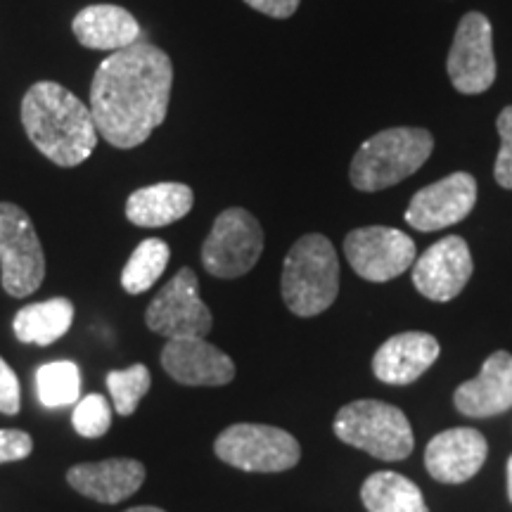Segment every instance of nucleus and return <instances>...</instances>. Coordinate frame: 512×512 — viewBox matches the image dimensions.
<instances>
[{
  "instance_id": "1",
  "label": "nucleus",
  "mask_w": 512,
  "mask_h": 512,
  "mask_svg": "<svg viewBox=\"0 0 512 512\" xmlns=\"http://www.w3.org/2000/svg\"><path fill=\"white\" fill-rule=\"evenodd\" d=\"M174 64L162 48L138 41L107 55L91 83L98 133L119 150L143 145L169 112Z\"/></svg>"
},
{
  "instance_id": "2",
  "label": "nucleus",
  "mask_w": 512,
  "mask_h": 512,
  "mask_svg": "<svg viewBox=\"0 0 512 512\" xmlns=\"http://www.w3.org/2000/svg\"><path fill=\"white\" fill-rule=\"evenodd\" d=\"M22 124L36 150L67 169L86 162L100 136L91 110L55 81L29 88L22 100Z\"/></svg>"
},
{
  "instance_id": "3",
  "label": "nucleus",
  "mask_w": 512,
  "mask_h": 512,
  "mask_svg": "<svg viewBox=\"0 0 512 512\" xmlns=\"http://www.w3.org/2000/svg\"><path fill=\"white\" fill-rule=\"evenodd\" d=\"M280 292L294 316L313 318L328 311L339 294V259L325 235L311 233L285 256Z\"/></svg>"
},
{
  "instance_id": "4",
  "label": "nucleus",
  "mask_w": 512,
  "mask_h": 512,
  "mask_svg": "<svg viewBox=\"0 0 512 512\" xmlns=\"http://www.w3.org/2000/svg\"><path fill=\"white\" fill-rule=\"evenodd\" d=\"M434 150V138L425 128H387L358 147L351 162V183L361 192H377L406 181Z\"/></svg>"
},
{
  "instance_id": "5",
  "label": "nucleus",
  "mask_w": 512,
  "mask_h": 512,
  "mask_svg": "<svg viewBox=\"0 0 512 512\" xmlns=\"http://www.w3.org/2000/svg\"><path fill=\"white\" fill-rule=\"evenodd\" d=\"M335 434L344 444L380 460H403L413 451V430L406 413L392 403L354 401L335 415Z\"/></svg>"
},
{
  "instance_id": "6",
  "label": "nucleus",
  "mask_w": 512,
  "mask_h": 512,
  "mask_svg": "<svg viewBox=\"0 0 512 512\" xmlns=\"http://www.w3.org/2000/svg\"><path fill=\"white\" fill-rule=\"evenodd\" d=\"M0 283L15 299L34 294L46 278V254L34 221L22 207L0 202Z\"/></svg>"
},
{
  "instance_id": "7",
  "label": "nucleus",
  "mask_w": 512,
  "mask_h": 512,
  "mask_svg": "<svg viewBox=\"0 0 512 512\" xmlns=\"http://www.w3.org/2000/svg\"><path fill=\"white\" fill-rule=\"evenodd\" d=\"M214 453L230 467L264 475L292 470L302 458L299 441L290 432L252 422H240L223 430L214 441Z\"/></svg>"
},
{
  "instance_id": "8",
  "label": "nucleus",
  "mask_w": 512,
  "mask_h": 512,
  "mask_svg": "<svg viewBox=\"0 0 512 512\" xmlns=\"http://www.w3.org/2000/svg\"><path fill=\"white\" fill-rule=\"evenodd\" d=\"M264 252V228L247 209L230 207L216 216L202 245V264L214 278H240Z\"/></svg>"
},
{
  "instance_id": "9",
  "label": "nucleus",
  "mask_w": 512,
  "mask_h": 512,
  "mask_svg": "<svg viewBox=\"0 0 512 512\" xmlns=\"http://www.w3.org/2000/svg\"><path fill=\"white\" fill-rule=\"evenodd\" d=\"M147 328L166 339H202L214 318L200 297V283L192 268H181L164 285L145 311Z\"/></svg>"
},
{
  "instance_id": "10",
  "label": "nucleus",
  "mask_w": 512,
  "mask_h": 512,
  "mask_svg": "<svg viewBox=\"0 0 512 512\" xmlns=\"http://www.w3.org/2000/svg\"><path fill=\"white\" fill-rule=\"evenodd\" d=\"M448 79L463 95L486 93L496 81L494 29L482 12H467L460 19L451 50H448Z\"/></svg>"
},
{
  "instance_id": "11",
  "label": "nucleus",
  "mask_w": 512,
  "mask_h": 512,
  "mask_svg": "<svg viewBox=\"0 0 512 512\" xmlns=\"http://www.w3.org/2000/svg\"><path fill=\"white\" fill-rule=\"evenodd\" d=\"M344 254L368 283H387L415 264V242L403 230L368 226L351 230L344 240Z\"/></svg>"
},
{
  "instance_id": "12",
  "label": "nucleus",
  "mask_w": 512,
  "mask_h": 512,
  "mask_svg": "<svg viewBox=\"0 0 512 512\" xmlns=\"http://www.w3.org/2000/svg\"><path fill=\"white\" fill-rule=\"evenodd\" d=\"M477 202V181L467 171H458L427 185L413 195L406 209V223L422 233L456 226L470 216Z\"/></svg>"
},
{
  "instance_id": "13",
  "label": "nucleus",
  "mask_w": 512,
  "mask_h": 512,
  "mask_svg": "<svg viewBox=\"0 0 512 512\" xmlns=\"http://www.w3.org/2000/svg\"><path fill=\"white\" fill-rule=\"evenodd\" d=\"M411 268L413 285L422 297L432 302H451L470 283L475 264L467 242L460 235H448L418 256Z\"/></svg>"
},
{
  "instance_id": "14",
  "label": "nucleus",
  "mask_w": 512,
  "mask_h": 512,
  "mask_svg": "<svg viewBox=\"0 0 512 512\" xmlns=\"http://www.w3.org/2000/svg\"><path fill=\"white\" fill-rule=\"evenodd\" d=\"M166 375L185 387H223L233 382L235 363L207 339H169L162 349Z\"/></svg>"
},
{
  "instance_id": "15",
  "label": "nucleus",
  "mask_w": 512,
  "mask_h": 512,
  "mask_svg": "<svg viewBox=\"0 0 512 512\" xmlns=\"http://www.w3.org/2000/svg\"><path fill=\"white\" fill-rule=\"evenodd\" d=\"M489 444L484 434L470 427H453L427 444L425 467L441 484H463L482 470Z\"/></svg>"
},
{
  "instance_id": "16",
  "label": "nucleus",
  "mask_w": 512,
  "mask_h": 512,
  "mask_svg": "<svg viewBox=\"0 0 512 512\" xmlns=\"http://www.w3.org/2000/svg\"><path fill=\"white\" fill-rule=\"evenodd\" d=\"M76 494L91 501L114 505L131 498L145 482V465L133 458H110L100 463H81L67 472Z\"/></svg>"
},
{
  "instance_id": "17",
  "label": "nucleus",
  "mask_w": 512,
  "mask_h": 512,
  "mask_svg": "<svg viewBox=\"0 0 512 512\" xmlns=\"http://www.w3.org/2000/svg\"><path fill=\"white\" fill-rule=\"evenodd\" d=\"M453 403L467 418H494L512 408V354L496 351L484 361L482 373L460 384Z\"/></svg>"
},
{
  "instance_id": "18",
  "label": "nucleus",
  "mask_w": 512,
  "mask_h": 512,
  "mask_svg": "<svg viewBox=\"0 0 512 512\" xmlns=\"http://www.w3.org/2000/svg\"><path fill=\"white\" fill-rule=\"evenodd\" d=\"M439 354L437 337L427 332H401L375 351L373 373L387 384H411L434 366Z\"/></svg>"
},
{
  "instance_id": "19",
  "label": "nucleus",
  "mask_w": 512,
  "mask_h": 512,
  "mask_svg": "<svg viewBox=\"0 0 512 512\" xmlns=\"http://www.w3.org/2000/svg\"><path fill=\"white\" fill-rule=\"evenodd\" d=\"M72 31L83 48L107 53L133 46L143 36L138 19L119 5H88L74 17Z\"/></svg>"
},
{
  "instance_id": "20",
  "label": "nucleus",
  "mask_w": 512,
  "mask_h": 512,
  "mask_svg": "<svg viewBox=\"0 0 512 512\" xmlns=\"http://www.w3.org/2000/svg\"><path fill=\"white\" fill-rule=\"evenodd\" d=\"M195 195L185 183H155L128 197L126 219L138 228H164L190 214Z\"/></svg>"
},
{
  "instance_id": "21",
  "label": "nucleus",
  "mask_w": 512,
  "mask_h": 512,
  "mask_svg": "<svg viewBox=\"0 0 512 512\" xmlns=\"http://www.w3.org/2000/svg\"><path fill=\"white\" fill-rule=\"evenodd\" d=\"M74 323V304L64 297L46 299V302L29 304L17 311L15 335L19 342L36 344V347H48L64 337Z\"/></svg>"
},
{
  "instance_id": "22",
  "label": "nucleus",
  "mask_w": 512,
  "mask_h": 512,
  "mask_svg": "<svg viewBox=\"0 0 512 512\" xmlns=\"http://www.w3.org/2000/svg\"><path fill=\"white\" fill-rule=\"evenodd\" d=\"M368 512H430L420 486L399 472H373L361 486Z\"/></svg>"
},
{
  "instance_id": "23",
  "label": "nucleus",
  "mask_w": 512,
  "mask_h": 512,
  "mask_svg": "<svg viewBox=\"0 0 512 512\" xmlns=\"http://www.w3.org/2000/svg\"><path fill=\"white\" fill-rule=\"evenodd\" d=\"M171 259V249L164 240L150 238L143 240L131 254L128 264L121 273V287L128 294H143L162 278Z\"/></svg>"
},
{
  "instance_id": "24",
  "label": "nucleus",
  "mask_w": 512,
  "mask_h": 512,
  "mask_svg": "<svg viewBox=\"0 0 512 512\" xmlns=\"http://www.w3.org/2000/svg\"><path fill=\"white\" fill-rule=\"evenodd\" d=\"M38 399L48 408L69 406L81 394V373L72 361H53L36 370Z\"/></svg>"
},
{
  "instance_id": "25",
  "label": "nucleus",
  "mask_w": 512,
  "mask_h": 512,
  "mask_svg": "<svg viewBox=\"0 0 512 512\" xmlns=\"http://www.w3.org/2000/svg\"><path fill=\"white\" fill-rule=\"evenodd\" d=\"M152 387V375L143 363L126 370H112L107 375V389L112 394L114 411L119 415H133L136 413L138 403L143 401V396L150 392Z\"/></svg>"
},
{
  "instance_id": "26",
  "label": "nucleus",
  "mask_w": 512,
  "mask_h": 512,
  "mask_svg": "<svg viewBox=\"0 0 512 512\" xmlns=\"http://www.w3.org/2000/svg\"><path fill=\"white\" fill-rule=\"evenodd\" d=\"M74 430L86 439L105 437L112 427V408L102 394H88L79 399L72 415Z\"/></svg>"
},
{
  "instance_id": "27",
  "label": "nucleus",
  "mask_w": 512,
  "mask_h": 512,
  "mask_svg": "<svg viewBox=\"0 0 512 512\" xmlns=\"http://www.w3.org/2000/svg\"><path fill=\"white\" fill-rule=\"evenodd\" d=\"M498 133H501V152H498L494 176L505 190H512V105L498 114Z\"/></svg>"
},
{
  "instance_id": "28",
  "label": "nucleus",
  "mask_w": 512,
  "mask_h": 512,
  "mask_svg": "<svg viewBox=\"0 0 512 512\" xmlns=\"http://www.w3.org/2000/svg\"><path fill=\"white\" fill-rule=\"evenodd\" d=\"M34 441L24 430H0V465L17 463L31 456Z\"/></svg>"
},
{
  "instance_id": "29",
  "label": "nucleus",
  "mask_w": 512,
  "mask_h": 512,
  "mask_svg": "<svg viewBox=\"0 0 512 512\" xmlns=\"http://www.w3.org/2000/svg\"><path fill=\"white\" fill-rule=\"evenodd\" d=\"M22 408V389H19L17 373L0 356V413L17 415Z\"/></svg>"
},
{
  "instance_id": "30",
  "label": "nucleus",
  "mask_w": 512,
  "mask_h": 512,
  "mask_svg": "<svg viewBox=\"0 0 512 512\" xmlns=\"http://www.w3.org/2000/svg\"><path fill=\"white\" fill-rule=\"evenodd\" d=\"M245 3L249 5V8H254L256 12H264L266 17L287 19L297 12L302 0H245Z\"/></svg>"
},
{
  "instance_id": "31",
  "label": "nucleus",
  "mask_w": 512,
  "mask_h": 512,
  "mask_svg": "<svg viewBox=\"0 0 512 512\" xmlns=\"http://www.w3.org/2000/svg\"><path fill=\"white\" fill-rule=\"evenodd\" d=\"M126 512H166V510L155 508V505H138V508H131V510H126Z\"/></svg>"
},
{
  "instance_id": "32",
  "label": "nucleus",
  "mask_w": 512,
  "mask_h": 512,
  "mask_svg": "<svg viewBox=\"0 0 512 512\" xmlns=\"http://www.w3.org/2000/svg\"><path fill=\"white\" fill-rule=\"evenodd\" d=\"M508 496L512 501V456L508 458Z\"/></svg>"
}]
</instances>
